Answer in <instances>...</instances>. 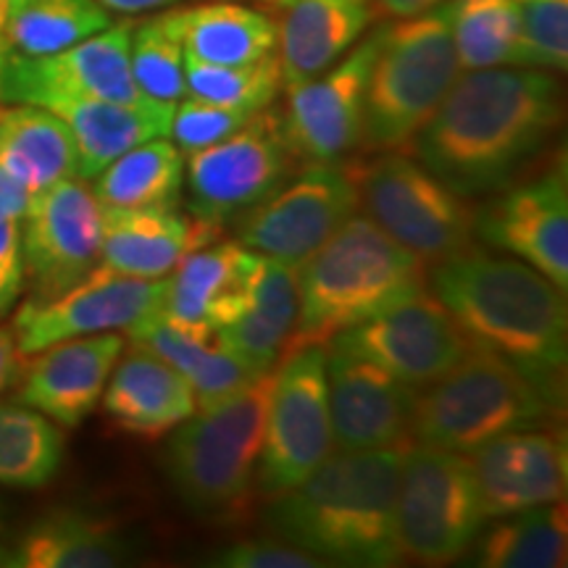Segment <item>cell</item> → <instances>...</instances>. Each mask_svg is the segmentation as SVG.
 <instances>
[{
  "label": "cell",
  "instance_id": "1",
  "mask_svg": "<svg viewBox=\"0 0 568 568\" xmlns=\"http://www.w3.org/2000/svg\"><path fill=\"white\" fill-rule=\"evenodd\" d=\"M564 90L552 71L493 67L460 71L416 134V161L466 197L508 187L556 138Z\"/></svg>",
  "mask_w": 568,
  "mask_h": 568
},
{
  "label": "cell",
  "instance_id": "2",
  "mask_svg": "<svg viewBox=\"0 0 568 568\" xmlns=\"http://www.w3.org/2000/svg\"><path fill=\"white\" fill-rule=\"evenodd\" d=\"M432 295L471 339L564 400L568 308L564 290L514 255L471 245L432 266Z\"/></svg>",
  "mask_w": 568,
  "mask_h": 568
},
{
  "label": "cell",
  "instance_id": "3",
  "mask_svg": "<svg viewBox=\"0 0 568 568\" xmlns=\"http://www.w3.org/2000/svg\"><path fill=\"white\" fill-rule=\"evenodd\" d=\"M406 447L329 453L308 479L274 497L268 529L326 566L403 564L395 537V493Z\"/></svg>",
  "mask_w": 568,
  "mask_h": 568
},
{
  "label": "cell",
  "instance_id": "4",
  "mask_svg": "<svg viewBox=\"0 0 568 568\" xmlns=\"http://www.w3.org/2000/svg\"><path fill=\"white\" fill-rule=\"evenodd\" d=\"M426 293V264L368 216H353L297 264V318L284 355Z\"/></svg>",
  "mask_w": 568,
  "mask_h": 568
},
{
  "label": "cell",
  "instance_id": "5",
  "mask_svg": "<svg viewBox=\"0 0 568 568\" xmlns=\"http://www.w3.org/2000/svg\"><path fill=\"white\" fill-rule=\"evenodd\" d=\"M458 74L450 0L416 17L385 19L376 27L361 148L368 153L410 151Z\"/></svg>",
  "mask_w": 568,
  "mask_h": 568
},
{
  "label": "cell",
  "instance_id": "6",
  "mask_svg": "<svg viewBox=\"0 0 568 568\" xmlns=\"http://www.w3.org/2000/svg\"><path fill=\"white\" fill-rule=\"evenodd\" d=\"M558 414L560 403L521 368L487 347L471 345L443 379L416 393L410 432L414 443L468 456L508 432L550 429Z\"/></svg>",
  "mask_w": 568,
  "mask_h": 568
},
{
  "label": "cell",
  "instance_id": "7",
  "mask_svg": "<svg viewBox=\"0 0 568 568\" xmlns=\"http://www.w3.org/2000/svg\"><path fill=\"white\" fill-rule=\"evenodd\" d=\"M272 387L274 372H266L253 385L197 408L176 426L163 464L190 510L224 516L243 508L253 495Z\"/></svg>",
  "mask_w": 568,
  "mask_h": 568
},
{
  "label": "cell",
  "instance_id": "8",
  "mask_svg": "<svg viewBox=\"0 0 568 568\" xmlns=\"http://www.w3.org/2000/svg\"><path fill=\"white\" fill-rule=\"evenodd\" d=\"M358 163L361 209L426 266L464 253L477 237V209L424 169L408 151Z\"/></svg>",
  "mask_w": 568,
  "mask_h": 568
},
{
  "label": "cell",
  "instance_id": "9",
  "mask_svg": "<svg viewBox=\"0 0 568 568\" xmlns=\"http://www.w3.org/2000/svg\"><path fill=\"white\" fill-rule=\"evenodd\" d=\"M485 521L468 456L410 443L395 493V537L403 558L426 566L453 564L471 550Z\"/></svg>",
  "mask_w": 568,
  "mask_h": 568
},
{
  "label": "cell",
  "instance_id": "10",
  "mask_svg": "<svg viewBox=\"0 0 568 568\" xmlns=\"http://www.w3.org/2000/svg\"><path fill=\"white\" fill-rule=\"evenodd\" d=\"M332 453L326 400V345L284 355L274 372L255 489L268 500L308 479Z\"/></svg>",
  "mask_w": 568,
  "mask_h": 568
},
{
  "label": "cell",
  "instance_id": "11",
  "mask_svg": "<svg viewBox=\"0 0 568 568\" xmlns=\"http://www.w3.org/2000/svg\"><path fill=\"white\" fill-rule=\"evenodd\" d=\"M361 209L358 161L308 163L237 216V243L297 266Z\"/></svg>",
  "mask_w": 568,
  "mask_h": 568
},
{
  "label": "cell",
  "instance_id": "12",
  "mask_svg": "<svg viewBox=\"0 0 568 568\" xmlns=\"http://www.w3.org/2000/svg\"><path fill=\"white\" fill-rule=\"evenodd\" d=\"M190 213L224 222L266 201L287 180L295 155L282 134L280 113L258 111L216 145L187 155Z\"/></svg>",
  "mask_w": 568,
  "mask_h": 568
},
{
  "label": "cell",
  "instance_id": "13",
  "mask_svg": "<svg viewBox=\"0 0 568 568\" xmlns=\"http://www.w3.org/2000/svg\"><path fill=\"white\" fill-rule=\"evenodd\" d=\"M326 345L372 361L414 393L443 379L471 351V339L429 290L339 332Z\"/></svg>",
  "mask_w": 568,
  "mask_h": 568
},
{
  "label": "cell",
  "instance_id": "14",
  "mask_svg": "<svg viewBox=\"0 0 568 568\" xmlns=\"http://www.w3.org/2000/svg\"><path fill=\"white\" fill-rule=\"evenodd\" d=\"M169 276L142 280L95 266L80 284L51 301H27L13 316L19 353L34 355L61 339L130 332L159 314L166 301Z\"/></svg>",
  "mask_w": 568,
  "mask_h": 568
},
{
  "label": "cell",
  "instance_id": "15",
  "mask_svg": "<svg viewBox=\"0 0 568 568\" xmlns=\"http://www.w3.org/2000/svg\"><path fill=\"white\" fill-rule=\"evenodd\" d=\"M103 209L84 182H55L32 197L21 219V261L32 301H51L80 284L101 261Z\"/></svg>",
  "mask_w": 568,
  "mask_h": 568
},
{
  "label": "cell",
  "instance_id": "16",
  "mask_svg": "<svg viewBox=\"0 0 568 568\" xmlns=\"http://www.w3.org/2000/svg\"><path fill=\"white\" fill-rule=\"evenodd\" d=\"M132 21H116L67 51L24 59L9 55L0 67V101L45 105L55 98H101L116 103H148L130 67Z\"/></svg>",
  "mask_w": 568,
  "mask_h": 568
},
{
  "label": "cell",
  "instance_id": "17",
  "mask_svg": "<svg viewBox=\"0 0 568 568\" xmlns=\"http://www.w3.org/2000/svg\"><path fill=\"white\" fill-rule=\"evenodd\" d=\"M376 53V30L314 80L287 88L282 134L295 161H339L361 145L366 82Z\"/></svg>",
  "mask_w": 568,
  "mask_h": 568
},
{
  "label": "cell",
  "instance_id": "18",
  "mask_svg": "<svg viewBox=\"0 0 568 568\" xmlns=\"http://www.w3.org/2000/svg\"><path fill=\"white\" fill-rule=\"evenodd\" d=\"M477 237L510 253L566 293L568 287V182L558 161L535 180L510 182L477 209Z\"/></svg>",
  "mask_w": 568,
  "mask_h": 568
},
{
  "label": "cell",
  "instance_id": "19",
  "mask_svg": "<svg viewBox=\"0 0 568 568\" xmlns=\"http://www.w3.org/2000/svg\"><path fill=\"white\" fill-rule=\"evenodd\" d=\"M332 450H382L414 443L416 393L358 355L326 345Z\"/></svg>",
  "mask_w": 568,
  "mask_h": 568
},
{
  "label": "cell",
  "instance_id": "20",
  "mask_svg": "<svg viewBox=\"0 0 568 568\" xmlns=\"http://www.w3.org/2000/svg\"><path fill=\"white\" fill-rule=\"evenodd\" d=\"M468 460L487 521L558 503L566 495V437L556 426L493 437L468 453Z\"/></svg>",
  "mask_w": 568,
  "mask_h": 568
},
{
  "label": "cell",
  "instance_id": "21",
  "mask_svg": "<svg viewBox=\"0 0 568 568\" xmlns=\"http://www.w3.org/2000/svg\"><path fill=\"white\" fill-rule=\"evenodd\" d=\"M124 353L116 332L61 339L21 368L19 403L40 410L63 429H74L101 403L105 382Z\"/></svg>",
  "mask_w": 568,
  "mask_h": 568
},
{
  "label": "cell",
  "instance_id": "22",
  "mask_svg": "<svg viewBox=\"0 0 568 568\" xmlns=\"http://www.w3.org/2000/svg\"><path fill=\"white\" fill-rule=\"evenodd\" d=\"M103 245L98 266L124 276L159 280L187 253L216 243L222 226L205 222L180 205L116 209L103 205Z\"/></svg>",
  "mask_w": 568,
  "mask_h": 568
},
{
  "label": "cell",
  "instance_id": "23",
  "mask_svg": "<svg viewBox=\"0 0 568 568\" xmlns=\"http://www.w3.org/2000/svg\"><path fill=\"white\" fill-rule=\"evenodd\" d=\"M101 400L105 416L119 429L145 439L166 435L197 410L190 382L172 364L134 343L113 366Z\"/></svg>",
  "mask_w": 568,
  "mask_h": 568
},
{
  "label": "cell",
  "instance_id": "24",
  "mask_svg": "<svg viewBox=\"0 0 568 568\" xmlns=\"http://www.w3.org/2000/svg\"><path fill=\"white\" fill-rule=\"evenodd\" d=\"M176 103H116L101 98H55L48 109L69 126L77 142V176L92 180L119 155L140 142L169 138Z\"/></svg>",
  "mask_w": 568,
  "mask_h": 568
},
{
  "label": "cell",
  "instance_id": "25",
  "mask_svg": "<svg viewBox=\"0 0 568 568\" xmlns=\"http://www.w3.org/2000/svg\"><path fill=\"white\" fill-rule=\"evenodd\" d=\"M126 337L172 364L193 387L197 408L224 400L266 374L226 351L213 326L174 322L161 311L126 332Z\"/></svg>",
  "mask_w": 568,
  "mask_h": 568
},
{
  "label": "cell",
  "instance_id": "26",
  "mask_svg": "<svg viewBox=\"0 0 568 568\" xmlns=\"http://www.w3.org/2000/svg\"><path fill=\"white\" fill-rule=\"evenodd\" d=\"M258 253L234 243H211L187 253L169 276L161 316L184 324H230L243 311Z\"/></svg>",
  "mask_w": 568,
  "mask_h": 568
},
{
  "label": "cell",
  "instance_id": "27",
  "mask_svg": "<svg viewBox=\"0 0 568 568\" xmlns=\"http://www.w3.org/2000/svg\"><path fill=\"white\" fill-rule=\"evenodd\" d=\"M376 21L372 0H293L280 27L284 90L337 63Z\"/></svg>",
  "mask_w": 568,
  "mask_h": 568
},
{
  "label": "cell",
  "instance_id": "28",
  "mask_svg": "<svg viewBox=\"0 0 568 568\" xmlns=\"http://www.w3.org/2000/svg\"><path fill=\"white\" fill-rule=\"evenodd\" d=\"M297 318V266L258 253L243 311L219 326L216 337L226 351L237 353L261 372L280 364Z\"/></svg>",
  "mask_w": 568,
  "mask_h": 568
},
{
  "label": "cell",
  "instance_id": "29",
  "mask_svg": "<svg viewBox=\"0 0 568 568\" xmlns=\"http://www.w3.org/2000/svg\"><path fill=\"white\" fill-rule=\"evenodd\" d=\"M134 560V542L113 521L51 510L13 542L11 568H113Z\"/></svg>",
  "mask_w": 568,
  "mask_h": 568
},
{
  "label": "cell",
  "instance_id": "30",
  "mask_svg": "<svg viewBox=\"0 0 568 568\" xmlns=\"http://www.w3.org/2000/svg\"><path fill=\"white\" fill-rule=\"evenodd\" d=\"M163 17L184 53L205 63L237 67L276 53L280 45V24L268 13L234 0L169 9Z\"/></svg>",
  "mask_w": 568,
  "mask_h": 568
},
{
  "label": "cell",
  "instance_id": "31",
  "mask_svg": "<svg viewBox=\"0 0 568 568\" xmlns=\"http://www.w3.org/2000/svg\"><path fill=\"white\" fill-rule=\"evenodd\" d=\"M77 142L55 113L40 105L0 109V169L32 195L77 176Z\"/></svg>",
  "mask_w": 568,
  "mask_h": 568
},
{
  "label": "cell",
  "instance_id": "32",
  "mask_svg": "<svg viewBox=\"0 0 568 568\" xmlns=\"http://www.w3.org/2000/svg\"><path fill=\"white\" fill-rule=\"evenodd\" d=\"M479 568H558L568 556V518L564 500L495 518L474 539Z\"/></svg>",
  "mask_w": 568,
  "mask_h": 568
},
{
  "label": "cell",
  "instance_id": "33",
  "mask_svg": "<svg viewBox=\"0 0 568 568\" xmlns=\"http://www.w3.org/2000/svg\"><path fill=\"white\" fill-rule=\"evenodd\" d=\"M92 180V195L103 205H174L184 182V153L166 138H153L113 159Z\"/></svg>",
  "mask_w": 568,
  "mask_h": 568
},
{
  "label": "cell",
  "instance_id": "34",
  "mask_svg": "<svg viewBox=\"0 0 568 568\" xmlns=\"http://www.w3.org/2000/svg\"><path fill=\"white\" fill-rule=\"evenodd\" d=\"M111 24V11L98 0H21L6 24V59L67 51Z\"/></svg>",
  "mask_w": 568,
  "mask_h": 568
},
{
  "label": "cell",
  "instance_id": "35",
  "mask_svg": "<svg viewBox=\"0 0 568 568\" xmlns=\"http://www.w3.org/2000/svg\"><path fill=\"white\" fill-rule=\"evenodd\" d=\"M63 435L59 424L30 406L0 403V485L45 487L59 474Z\"/></svg>",
  "mask_w": 568,
  "mask_h": 568
},
{
  "label": "cell",
  "instance_id": "36",
  "mask_svg": "<svg viewBox=\"0 0 568 568\" xmlns=\"http://www.w3.org/2000/svg\"><path fill=\"white\" fill-rule=\"evenodd\" d=\"M460 71L516 67L521 19L516 0H450Z\"/></svg>",
  "mask_w": 568,
  "mask_h": 568
},
{
  "label": "cell",
  "instance_id": "37",
  "mask_svg": "<svg viewBox=\"0 0 568 568\" xmlns=\"http://www.w3.org/2000/svg\"><path fill=\"white\" fill-rule=\"evenodd\" d=\"M184 84L190 95L201 101L258 113L268 109L284 90V77L276 53L237 67L205 63L184 53Z\"/></svg>",
  "mask_w": 568,
  "mask_h": 568
},
{
  "label": "cell",
  "instance_id": "38",
  "mask_svg": "<svg viewBox=\"0 0 568 568\" xmlns=\"http://www.w3.org/2000/svg\"><path fill=\"white\" fill-rule=\"evenodd\" d=\"M130 67L134 84L153 101L176 103L187 92L184 48L163 13L132 24Z\"/></svg>",
  "mask_w": 568,
  "mask_h": 568
},
{
  "label": "cell",
  "instance_id": "39",
  "mask_svg": "<svg viewBox=\"0 0 568 568\" xmlns=\"http://www.w3.org/2000/svg\"><path fill=\"white\" fill-rule=\"evenodd\" d=\"M521 19L516 67L566 71L568 67V0H516Z\"/></svg>",
  "mask_w": 568,
  "mask_h": 568
},
{
  "label": "cell",
  "instance_id": "40",
  "mask_svg": "<svg viewBox=\"0 0 568 568\" xmlns=\"http://www.w3.org/2000/svg\"><path fill=\"white\" fill-rule=\"evenodd\" d=\"M251 116L253 113L247 111L226 109V105L201 101V98H190V101L174 105L169 134H174V145L184 155H190L230 138L232 132H237L240 126L251 122Z\"/></svg>",
  "mask_w": 568,
  "mask_h": 568
},
{
  "label": "cell",
  "instance_id": "41",
  "mask_svg": "<svg viewBox=\"0 0 568 568\" xmlns=\"http://www.w3.org/2000/svg\"><path fill=\"white\" fill-rule=\"evenodd\" d=\"M213 566L224 568H322L326 566L314 552L274 537L240 539L213 552Z\"/></svg>",
  "mask_w": 568,
  "mask_h": 568
},
{
  "label": "cell",
  "instance_id": "42",
  "mask_svg": "<svg viewBox=\"0 0 568 568\" xmlns=\"http://www.w3.org/2000/svg\"><path fill=\"white\" fill-rule=\"evenodd\" d=\"M0 272L24 280V261H21V222L0 216Z\"/></svg>",
  "mask_w": 568,
  "mask_h": 568
},
{
  "label": "cell",
  "instance_id": "43",
  "mask_svg": "<svg viewBox=\"0 0 568 568\" xmlns=\"http://www.w3.org/2000/svg\"><path fill=\"white\" fill-rule=\"evenodd\" d=\"M32 193L24 187V184H19L13 176H9L0 169V216H9V219H24L27 209H30L32 203Z\"/></svg>",
  "mask_w": 568,
  "mask_h": 568
},
{
  "label": "cell",
  "instance_id": "44",
  "mask_svg": "<svg viewBox=\"0 0 568 568\" xmlns=\"http://www.w3.org/2000/svg\"><path fill=\"white\" fill-rule=\"evenodd\" d=\"M21 376V353L13 339L11 329L0 326V393H6L11 385H17Z\"/></svg>",
  "mask_w": 568,
  "mask_h": 568
},
{
  "label": "cell",
  "instance_id": "45",
  "mask_svg": "<svg viewBox=\"0 0 568 568\" xmlns=\"http://www.w3.org/2000/svg\"><path fill=\"white\" fill-rule=\"evenodd\" d=\"M376 19H406L416 17V13H424L435 6L445 3V0H372Z\"/></svg>",
  "mask_w": 568,
  "mask_h": 568
},
{
  "label": "cell",
  "instance_id": "46",
  "mask_svg": "<svg viewBox=\"0 0 568 568\" xmlns=\"http://www.w3.org/2000/svg\"><path fill=\"white\" fill-rule=\"evenodd\" d=\"M103 9L116 11V13H145V11H163V9H174V6L184 3V0H98Z\"/></svg>",
  "mask_w": 568,
  "mask_h": 568
},
{
  "label": "cell",
  "instance_id": "47",
  "mask_svg": "<svg viewBox=\"0 0 568 568\" xmlns=\"http://www.w3.org/2000/svg\"><path fill=\"white\" fill-rule=\"evenodd\" d=\"M21 276H11L6 272H0V318L11 311V305L17 303V297L21 293Z\"/></svg>",
  "mask_w": 568,
  "mask_h": 568
},
{
  "label": "cell",
  "instance_id": "48",
  "mask_svg": "<svg viewBox=\"0 0 568 568\" xmlns=\"http://www.w3.org/2000/svg\"><path fill=\"white\" fill-rule=\"evenodd\" d=\"M9 17H11V6L0 0V67H3L6 61V24H9Z\"/></svg>",
  "mask_w": 568,
  "mask_h": 568
},
{
  "label": "cell",
  "instance_id": "49",
  "mask_svg": "<svg viewBox=\"0 0 568 568\" xmlns=\"http://www.w3.org/2000/svg\"><path fill=\"white\" fill-rule=\"evenodd\" d=\"M11 558H13V545L9 542V537H6V529L3 524H0V568H11Z\"/></svg>",
  "mask_w": 568,
  "mask_h": 568
},
{
  "label": "cell",
  "instance_id": "50",
  "mask_svg": "<svg viewBox=\"0 0 568 568\" xmlns=\"http://www.w3.org/2000/svg\"><path fill=\"white\" fill-rule=\"evenodd\" d=\"M258 3H268V6H284V9H287V6L293 3V0H258Z\"/></svg>",
  "mask_w": 568,
  "mask_h": 568
},
{
  "label": "cell",
  "instance_id": "51",
  "mask_svg": "<svg viewBox=\"0 0 568 568\" xmlns=\"http://www.w3.org/2000/svg\"><path fill=\"white\" fill-rule=\"evenodd\" d=\"M3 3H9V6H11V9H13V6H17V3H21V0H3Z\"/></svg>",
  "mask_w": 568,
  "mask_h": 568
}]
</instances>
